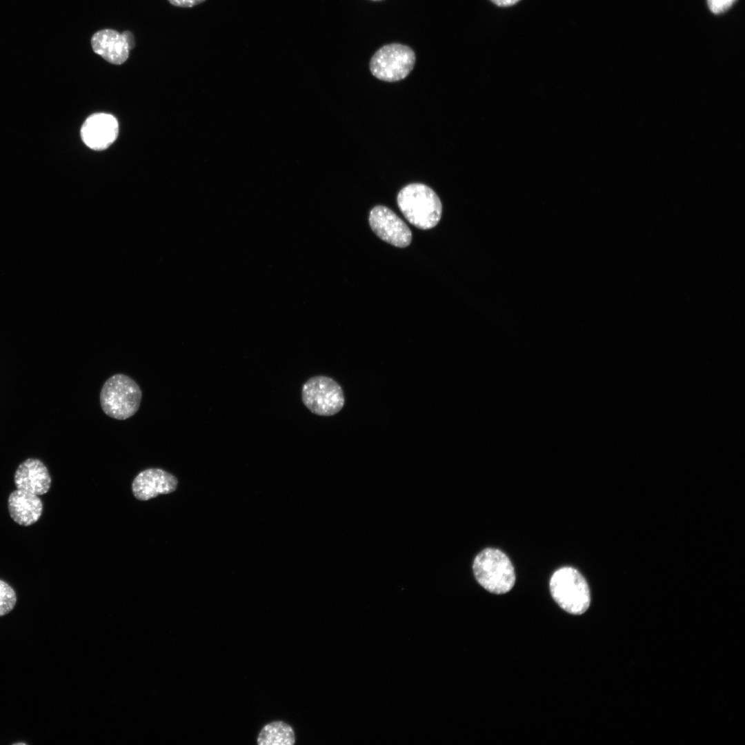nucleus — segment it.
I'll return each mask as SVG.
<instances>
[{"label": "nucleus", "instance_id": "1", "mask_svg": "<svg viewBox=\"0 0 745 745\" xmlns=\"http://www.w3.org/2000/svg\"><path fill=\"white\" fill-rule=\"evenodd\" d=\"M397 201L405 218L419 229H430L441 219V201L436 192L424 183L406 185L399 192Z\"/></svg>", "mask_w": 745, "mask_h": 745}, {"label": "nucleus", "instance_id": "2", "mask_svg": "<svg viewBox=\"0 0 745 745\" xmlns=\"http://www.w3.org/2000/svg\"><path fill=\"white\" fill-rule=\"evenodd\" d=\"M142 393L140 387L130 377L116 374L103 384L100 392V404L103 411L110 417L124 420L133 416L138 410Z\"/></svg>", "mask_w": 745, "mask_h": 745}, {"label": "nucleus", "instance_id": "3", "mask_svg": "<svg viewBox=\"0 0 745 745\" xmlns=\"http://www.w3.org/2000/svg\"><path fill=\"white\" fill-rule=\"evenodd\" d=\"M473 569L478 583L494 594H504L515 582L514 567L507 555L497 548H487L475 558Z\"/></svg>", "mask_w": 745, "mask_h": 745}, {"label": "nucleus", "instance_id": "4", "mask_svg": "<svg viewBox=\"0 0 745 745\" xmlns=\"http://www.w3.org/2000/svg\"><path fill=\"white\" fill-rule=\"evenodd\" d=\"M549 586L553 599L567 613L581 615L588 610L590 589L577 569L568 566L557 569L550 579Z\"/></svg>", "mask_w": 745, "mask_h": 745}, {"label": "nucleus", "instance_id": "5", "mask_svg": "<svg viewBox=\"0 0 745 745\" xmlns=\"http://www.w3.org/2000/svg\"><path fill=\"white\" fill-rule=\"evenodd\" d=\"M415 60V54L409 46L390 43L382 46L373 54L370 61V70L379 80L398 81L410 74Z\"/></svg>", "mask_w": 745, "mask_h": 745}, {"label": "nucleus", "instance_id": "6", "mask_svg": "<svg viewBox=\"0 0 745 745\" xmlns=\"http://www.w3.org/2000/svg\"><path fill=\"white\" fill-rule=\"evenodd\" d=\"M301 399L308 409L320 416L337 414L345 402L340 385L333 379L323 375L312 377L305 382Z\"/></svg>", "mask_w": 745, "mask_h": 745}, {"label": "nucleus", "instance_id": "7", "mask_svg": "<svg viewBox=\"0 0 745 745\" xmlns=\"http://www.w3.org/2000/svg\"><path fill=\"white\" fill-rule=\"evenodd\" d=\"M369 223L381 239L394 246L405 248L411 242L412 233L408 226L386 206H377L371 210Z\"/></svg>", "mask_w": 745, "mask_h": 745}, {"label": "nucleus", "instance_id": "8", "mask_svg": "<svg viewBox=\"0 0 745 745\" xmlns=\"http://www.w3.org/2000/svg\"><path fill=\"white\" fill-rule=\"evenodd\" d=\"M177 484V478L172 474L161 468H151L137 475L132 483V490L137 499L148 501L174 492Z\"/></svg>", "mask_w": 745, "mask_h": 745}, {"label": "nucleus", "instance_id": "9", "mask_svg": "<svg viewBox=\"0 0 745 745\" xmlns=\"http://www.w3.org/2000/svg\"><path fill=\"white\" fill-rule=\"evenodd\" d=\"M119 125L115 117L107 113H95L88 117L81 128L84 143L95 150L108 148L117 139Z\"/></svg>", "mask_w": 745, "mask_h": 745}, {"label": "nucleus", "instance_id": "10", "mask_svg": "<svg viewBox=\"0 0 745 745\" xmlns=\"http://www.w3.org/2000/svg\"><path fill=\"white\" fill-rule=\"evenodd\" d=\"M90 43L96 54L108 62L116 65L124 63L131 50L128 31L119 33L112 29H103L94 33Z\"/></svg>", "mask_w": 745, "mask_h": 745}, {"label": "nucleus", "instance_id": "11", "mask_svg": "<svg viewBox=\"0 0 745 745\" xmlns=\"http://www.w3.org/2000/svg\"><path fill=\"white\" fill-rule=\"evenodd\" d=\"M17 489L36 495L46 494L50 489L51 478L46 466L37 459H28L17 468L14 477Z\"/></svg>", "mask_w": 745, "mask_h": 745}, {"label": "nucleus", "instance_id": "12", "mask_svg": "<svg viewBox=\"0 0 745 745\" xmlns=\"http://www.w3.org/2000/svg\"><path fill=\"white\" fill-rule=\"evenodd\" d=\"M8 511L18 524L28 526L37 522L41 515L43 504L38 495L17 489L8 497Z\"/></svg>", "mask_w": 745, "mask_h": 745}, {"label": "nucleus", "instance_id": "13", "mask_svg": "<svg viewBox=\"0 0 745 745\" xmlns=\"http://www.w3.org/2000/svg\"><path fill=\"white\" fill-rule=\"evenodd\" d=\"M295 737L292 728L283 722L266 725L260 731L257 743L260 745H291Z\"/></svg>", "mask_w": 745, "mask_h": 745}, {"label": "nucleus", "instance_id": "14", "mask_svg": "<svg viewBox=\"0 0 745 745\" xmlns=\"http://www.w3.org/2000/svg\"><path fill=\"white\" fill-rule=\"evenodd\" d=\"M17 596L13 588L0 579V617L8 614L14 607Z\"/></svg>", "mask_w": 745, "mask_h": 745}, {"label": "nucleus", "instance_id": "15", "mask_svg": "<svg viewBox=\"0 0 745 745\" xmlns=\"http://www.w3.org/2000/svg\"><path fill=\"white\" fill-rule=\"evenodd\" d=\"M737 0H706L709 10L719 14L728 10Z\"/></svg>", "mask_w": 745, "mask_h": 745}, {"label": "nucleus", "instance_id": "16", "mask_svg": "<svg viewBox=\"0 0 745 745\" xmlns=\"http://www.w3.org/2000/svg\"><path fill=\"white\" fill-rule=\"evenodd\" d=\"M172 5L181 8H191L206 0H168Z\"/></svg>", "mask_w": 745, "mask_h": 745}, {"label": "nucleus", "instance_id": "17", "mask_svg": "<svg viewBox=\"0 0 745 745\" xmlns=\"http://www.w3.org/2000/svg\"><path fill=\"white\" fill-rule=\"evenodd\" d=\"M494 4L501 6L507 7L513 6L517 3L519 0H490Z\"/></svg>", "mask_w": 745, "mask_h": 745}, {"label": "nucleus", "instance_id": "18", "mask_svg": "<svg viewBox=\"0 0 745 745\" xmlns=\"http://www.w3.org/2000/svg\"><path fill=\"white\" fill-rule=\"evenodd\" d=\"M15 744L18 745V744H25L24 743H17Z\"/></svg>", "mask_w": 745, "mask_h": 745}, {"label": "nucleus", "instance_id": "19", "mask_svg": "<svg viewBox=\"0 0 745 745\" xmlns=\"http://www.w3.org/2000/svg\"><path fill=\"white\" fill-rule=\"evenodd\" d=\"M373 1H379V0H373Z\"/></svg>", "mask_w": 745, "mask_h": 745}]
</instances>
